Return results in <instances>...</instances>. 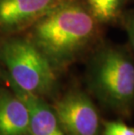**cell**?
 I'll list each match as a JSON object with an SVG mask.
<instances>
[{
	"instance_id": "cell-10",
	"label": "cell",
	"mask_w": 134,
	"mask_h": 135,
	"mask_svg": "<svg viewBox=\"0 0 134 135\" xmlns=\"http://www.w3.org/2000/svg\"><path fill=\"white\" fill-rule=\"evenodd\" d=\"M121 22L128 36L130 45L134 51V9L122 13Z\"/></svg>"
},
{
	"instance_id": "cell-6",
	"label": "cell",
	"mask_w": 134,
	"mask_h": 135,
	"mask_svg": "<svg viewBox=\"0 0 134 135\" xmlns=\"http://www.w3.org/2000/svg\"><path fill=\"white\" fill-rule=\"evenodd\" d=\"M0 81L11 89L24 103L29 113L31 135H65L52 105L46 99L18 86L5 75L1 67Z\"/></svg>"
},
{
	"instance_id": "cell-7",
	"label": "cell",
	"mask_w": 134,
	"mask_h": 135,
	"mask_svg": "<svg viewBox=\"0 0 134 135\" xmlns=\"http://www.w3.org/2000/svg\"><path fill=\"white\" fill-rule=\"evenodd\" d=\"M0 135H31L26 106L4 83L0 84Z\"/></svg>"
},
{
	"instance_id": "cell-2",
	"label": "cell",
	"mask_w": 134,
	"mask_h": 135,
	"mask_svg": "<svg viewBox=\"0 0 134 135\" xmlns=\"http://www.w3.org/2000/svg\"><path fill=\"white\" fill-rule=\"evenodd\" d=\"M88 85L102 104L128 116L134 109V60L126 49L105 45L96 51L87 73Z\"/></svg>"
},
{
	"instance_id": "cell-5",
	"label": "cell",
	"mask_w": 134,
	"mask_h": 135,
	"mask_svg": "<svg viewBox=\"0 0 134 135\" xmlns=\"http://www.w3.org/2000/svg\"><path fill=\"white\" fill-rule=\"evenodd\" d=\"M64 0H0V35H17Z\"/></svg>"
},
{
	"instance_id": "cell-4",
	"label": "cell",
	"mask_w": 134,
	"mask_h": 135,
	"mask_svg": "<svg viewBox=\"0 0 134 135\" xmlns=\"http://www.w3.org/2000/svg\"><path fill=\"white\" fill-rule=\"evenodd\" d=\"M65 135H100L102 120L92 99L80 89H71L53 103Z\"/></svg>"
},
{
	"instance_id": "cell-1",
	"label": "cell",
	"mask_w": 134,
	"mask_h": 135,
	"mask_svg": "<svg viewBox=\"0 0 134 135\" xmlns=\"http://www.w3.org/2000/svg\"><path fill=\"white\" fill-rule=\"evenodd\" d=\"M100 25L85 3L64 0L31 25L26 37L58 73L95 44Z\"/></svg>"
},
{
	"instance_id": "cell-3",
	"label": "cell",
	"mask_w": 134,
	"mask_h": 135,
	"mask_svg": "<svg viewBox=\"0 0 134 135\" xmlns=\"http://www.w3.org/2000/svg\"><path fill=\"white\" fill-rule=\"evenodd\" d=\"M0 65L23 90L45 99L56 95L58 73L26 36H8L0 42Z\"/></svg>"
},
{
	"instance_id": "cell-9",
	"label": "cell",
	"mask_w": 134,
	"mask_h": 135,
	"mask_svg": "<svg viewBox=\"0 0 134 135\" xmlns=\"http://www.w3.org/2000/svg\"><path fill=\"white\" fill-rule=\"evenodd\" d=\"M100 135H134V126L121 120L103 121Z\"/></svg>"
},
{
	"instance_id": "cell-8",
	"label": "cell",
	"mask_w": 134,
	"mask_h": 135,
	"mask_svg": "<svg viewBox=\"0 0 134 135\" xmlns=\"http://www.w3.org/2000/svg\"><path fill=\"white\" fill-rule=\"evenodd\" d=\"M125 0H85L91 13L100 25L112 24L120 19Z\"/></svg>"
}]
</instances>
